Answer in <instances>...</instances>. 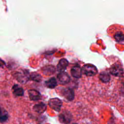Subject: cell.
I'll return each instance as SVG.
<instances>
[{"instance_id":"1","label":"cell","mask_w":124,"mask_h":124,"mask_svg":"<svg viewBox=\"0 0 124 124\" xmlns=\"http://www.w3.org/2000/svg\"><path fill=\"white\" fill-rule=\"evenodd\" d=\"M108 35L115 41L119 43H124V26L114 24L110 25L107 29Z\"/></svg>"},{"instance_id":"2","label":"cell","mask_w":124,"mask_h":124,"mask_svg":"<svg viewBox=\"0 0 124 124\" xmlns=\"http://www.w3.org/2000/svg\"><path fill=\"white\" fill-rule=\"evenodd\" d=\"M82 73L88 77H92L95 75L98 72L95 66L92 64L88 63L85 64L82 68Z\"/></svg>"},{"instance_id":"3","label":"cell","mask_w":124,"mask_h":124,"mask_svg":"<svg viewBox=\"0 0 124 124\" xmlns=\"http://www.w3.org/2000/svg\"><path fill=\"white\" fill-rule=\"evenodd\" d=\"M15 75L17 80L21 83L27 82L30 79V75L29 72L26 70H22L20 71L16 72Z\"/></svg>"},{"instance_id":"4","label":"cell","mask_w":124,"mask_h":124,"mask_svg":"<svg viewBox=\"0 0 124 124\" xmlns=\"http://www.w3.org/2000/svg\"><path fill=\"white\" fill-rule=\"evenodd\" d=\"M62 101L58 98H53L48 101V105L49 107L57 111H60L62 106Z\"/></svg>"},{"instance_id":"5","label":"cell","mask_w":124,"mask_h":124,"mask_svg":"<svg viewBox=\"0 0 124 124\" xmlns=\"http://www.w3.org/2000/svg\"><path fill=\"white\" fill-rule=\"evenodd\" d=\"M110 73L116 77L122 76L124 72L122 66L119 63H115L113 64L110 68Z\"/></svg>"},{"instance_id":"6","label":"cell","mask_w":124,"mask_h":124,"mask_svg":"<svg viewBox=\"0 0 124 124\" xmlns=\"http://www.w3.org/2000/svg\"><path fill=\"white\" fill-rule=\"evenodd\" d=\"M59 120L61 123L68 124L72 120V115L69 112H63L59 115Z\"/></svg>"},{"instance_id":"7","label":"cell","mask_w":124,"mask_h":124,"mask_svg":"<svg viewBox=\"0 0 124 124\" xmlns=\"http://www.w3.org/2000/svg\"><path fill=\"white\" fill-rule=\"evenodd\" d=\"M57 78L60 83L62 84H67L70 81V78L69 75L65 72L59 73L57 75Z\"/></svg>"},{"instance_id":"8","label":"cell","mask_w":124,"mask_h":124,"mask_svg":"<svg viewBox=\"0 0 124 124\" xmlns=\"http://www.w3.org/2000/svg\"><path fill=\"white\" fill-rule=\"evenodd\" d=\"M30 99L32 101H38L41 99V95L40 93L36 90L31 89L28 91Z\"/></svg>"},{"instance_id":"9","label":"cell","mask_w":124,"mask_h":124,"mask_svg":"<svg viewBox=\"0 0 124 124\" xmlns=\"http://www.w3.org/2000/svg\"><path fill=\"white\" fill-rule=\"evenodd\" d=\"M71 73L73 77L78 78H80L82 74V69L79 65L74 66L71 69Z\"/></svg>"},{"instance_id":"10","label":"cell","mask_w":124,"mask_h":124,"mask_svg":"<svg viewBox=\"0 0 124 124\" xmlns=\"http://www.w3.org/2000/svg\"><path fill=\"white\" fill-rule=\"evenodd\" d=\"M68 65V61L64 58H62L59 61V62L57 66V69L58 71L60 72H64V70L66 69Z\"/></svg>"},{"instance_id":"11","label":"cell","mask_w":124,"mask_h":124,"mask_svg":"<svg viewBox=\"0 0 124 124\" xmlns=\"http://www.w3.org/2000/svg\"><path fill=\"white\" fill-rule=\"evenodd\" d=\"M46 108V106L45 104L43 102L39 103L35 105L33 107V109L35 112L38 113H42L45 111Z\"/></svg>"},{"instance_id":"12","label":"cell","mask_w":124,"mask_h":124,"mask_svg":"<svg viewBox=\"0 0 124 124\" xmlns=\"http://www.w3.org/2000/svg\"><path fill=\"white\" fill-rule=\"evenodd\" d=\"M12 90H13V93L16 96H23L24 94L23 89L17 84L14 85L12 87Z\"/></svg>"},{"instance_id":"13","label":"cell","mask_w":124,"mask_h":124,"mask_svg":"<svg viewBox=\"0 0 124 124\" xmlns=\"http://www.w3.org/2000/svg\"><path fill=\"white\" fill-rule=\"evenodd\" d=\"M57 85L56 79L55 78L52 77L45 81V85L49 88H54Z\"/></svg>"},{"instance_id":"14","label":"cell","mask_w":124,"mask_h":124,"mask_svg":"<svg viewBox=\"0 0 124 124\" xmlns=\"http://www.w3.org/2000/svg\"><path fill=\"white\" fill-rule=\"evenodd\" d=\"M63 94L64 96L68 100L71 101L74 98V93L72 90L70 89H66L64 90Z\"/></svg>"},{"instance_id":"15","label":"cell","mask_w":124,"mask_h":124,"mask_svg":"<svg viewBox=\"0 0 124 124\" xmlns=\"http://www.w3.org/2000/svg\"><path fill=\"white\" fill-rule=\"evenodd\" d=\"M99 78L100 80L103 82H108L110 79L109 74L105 71L102 72L99 74Z\"/></svg>"},{"instance_id":"16","label":"cell","mask_w":124,"mask_h":124,"mask_svg":"<svg viewBox=\"0 0 124 124\" xmlns=\"http://www.w3.org/2000/svg\"><path fill=\"white\" fill-rule=\"evenodd\" d=\"M30 78L34 81L37 82H41L42 80V76L36 73V72H33L32 73L31 75H30Z\"/></svg>"},{"instance_id":"17","label":"cell","mask_w":124,"mask_h":124,"mask_svg":"<svg viewBox=\"0 0 124 124\" xmlns=\"http://www.w3.org/2000/svg\"><path fill=\"white\" fill-rule=\"evenodd\" d=\"M43 71L44 74L49 75L51 74H53V73L55 72V68L51 65L47 66L44 67Z\"/></svg>"},{"instance_id":"18","label":"cell","mask_w":124,"mask_h":124,"mask_svg":"<svg viewBox=\"0 0 124 124\" xmlns=\"http://www.w3.org/2000/svg\"><path fill=\"white\" fill-rule=\"evenodd\" d=\"M8 119V116L6 114H0V122L3 123L6 122Z\"/></svg>"},{"instance_id":"19","label":"cell","mask_w":124,"mask_h":124,"mask_svg":"<svg viewBox=\"0 0 124 124\" xmlns=\"http://www.w3.org/2000/svg\"><path fill=\"white\" fill-rule=\"evenodd\" d=\"M4 65H5L4 62L0 59V67H3Z\"/></svg>"},{"instance_id":"20","label":"cell","mask_w":124,"mask_h":124,"mask_svg":"<svg viewBox=\"0 0 124 124\" xmlns=\"http://www.w3.org/2000/svg\"><path fill=\"white\" fill-rule=\"evenodd\" d=\"M108 124H114L113 121V120H110L108 122Z\"/></svg>"},{"instance_id":"21","label":"cell","mask_w":124,"mask_h":124,"mask_svg":"<svg viewBox=\"0 0 124 124\" xmlns=\"http://www.w3.org/2000/svg\"><path fill=\"white\" fill-rule=\"evenodd\" d=\"M1 114V109H0V115Z\"/></svg>"},{"instance_id":"22","label":"cell","mask_w":124,"mask_h":124,"mask_svg":"<svg viewBox=\"0 0 124 124\" xmlns=\"http://www.w3.org/2000/svg\"></svg>"}]
</instances>
